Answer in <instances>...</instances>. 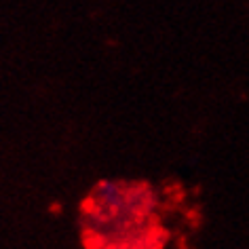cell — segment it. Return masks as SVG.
<instances>
[{
    "instance_id": "obj_1",
    "label": "cell",
    "mask_w": 249,
    "mask_h": 249,
    "mask_svg": "<svg viewBox=\"0 0 249 249\" xmlns=\"http://www.w3.org/2000/svg\"><path fill=\"white\" fill-rule=\"evenodd\" d=\"M80 217L87 249H160L169 236L146 182L99 184L83 201Z\"/></svg>"
}]
</instances>
